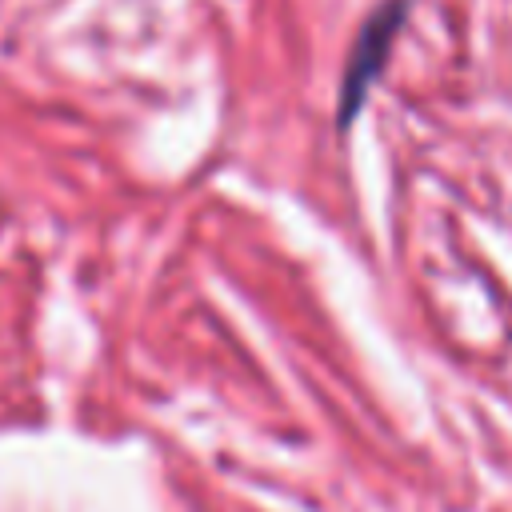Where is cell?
<instances>
[{
	"instance_id": "cell-1",
	"label": "cell",
	"mask_w": 512,
	"mask_h": 512,
	"mask_svg": "<svg viewBox=\"0 0 512 512\" xmlns=\"http://www.w3.org/2000/svg\"><path fill=\"white\" fill-rule=\"evenodd\" d=\"M404 20H408V0H380L364 16L360 32L348 44L344 68H340V84H336V128H352V120L360 116L372 84L380 80L388 56H392V44H396Z\"/></svg>"
}]
</instances>
